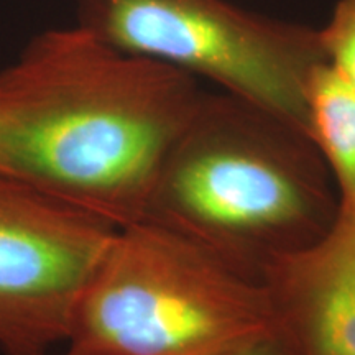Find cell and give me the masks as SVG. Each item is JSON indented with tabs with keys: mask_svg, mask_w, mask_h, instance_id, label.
Masks as SVG:
<instances>
[{
	"mask_svg": "<svg viewBox=\"0 0 355 355\" xmlns=\"http://www.w3.org/2000/svg\"><path fill=\"white\" fill-rule=\"evenodd\" d=\"M318 35L326 64L355 94V0H339Z\"/></svg>",
	"mask_w": 355,
	"mask_h": 355,
	"instance_id": "cell-8",
	"label": "cell"
},
{
	"mask_svg": "<svg viewBox=\"0 0 355 355\" xmlns=\"http://www.w3.org/2000/svg\"><path fill=\"white\" fill-rule=\"evenodd\" d=\"M277 331L265 286L171 230H115L78 306L69 355H220Z\"/></svg>",
	"mask_w": 355,
	"mask_h": 355,
	"instance_id": "cell-3",
	"label": "cell"
},
{
	"mask_svg": "<svg viewBox=\"0 0 355 355\" xmlns=\"http://www.w3.org/2000/svg\"><path fill=\"white\" fill-rule=\"evenodd\" d=\"M220 355H295L286 340L278 334L277 331L273 334H268L260 339L248 343L242 347L229 350V352Z\"/></svg>",
	"mask_w": 355,
	"mask_h": 355,
	"instance_id": "cell-9",
	"label": "cell"
},
{
	"mask_svg": "<svg viewBox=\"0 0 355 355\" xmlns=\"http://www.w3.org/2000/svg\"><path fill=\"white\" fill-rule=\"evenodd\" d=\"M117 225L0 171V349L66 343Z\"/></svg>",
	"mask_w": 355,
	"mask_h": 355,
	"instance_id": "cell-5",
	"label": "cell"
},
{
	"mask_svg": "<svg viewBox=\"0 0 355 355\" xmlns=\"http://www.w3.org/2000/svg\"><path fill=\"white\" fill-rule=\"evenodd\" d=\"M78 24L132 55L217 84L308 135L318 28L227 0H76Z\"/></svg>",
	"mask_w": 355,
	"mask_h": 355,
	"instance_id": "cell-4",
	"label": "cell"
},
{
	"mask_svg": "<svg viewBox=\"0 0 355 355\" xmlns=\"http://www.w3.org/2000/svg\"><path fill=\"white\" fill-rule=\"evenodd\" d=\"M30 355H50V352H48V350H46V352H38V354H30ZM63 355H69V354L66 352V354H63Z\"/></svg>",
	"mask_w": 355,
	"mask_h": 355,
	"instance_id": "cell-10",
	"label": "cell"
},
{
	"mask_svg": "<svg viewBox=\"0 0 355 355\" xmlns=\"http://www.w3.org/2000/svg\"><path fill=\"white\" fill-rule=\"evenodd\" d=\"M277 332L295 355H355V214L265 273Z\"/></svg>",
	"mask_w": 355,
	"mask_h": 355,
	"instance_id": "cell-6",
	"label": "cell"
},
{
	"mask_svg": "<svg viewBox=\"0 0 355 355\" xmlns=\"http://www.w3.org/2000/svg\"><path fill=\"white\" fill-rule=\"evenodd\" d=\"M326 163L304 132L227 92L207 94L173 145L141 219L263 282L337 217Z\"/></svg>",
	"mask_w": 355,
	"mask_h": 355,
	"instance_id": "cell-2",
	"label": "cell"
},
{
	"mask_svg": "<svg viewBox=\"0 0 355 355\" xmlns=\"http://www.w3.org/2000/svg\"><path fill=\"white\" fill-rule=\"evenodd\" d=\"M202 97L191 74L86 26L44 30L0 69V171L132 224Z\"/></svg>",
	"mask_w": 355,
	"mask_h": 355,
	"instance_id": "cell-1",
	"label": "cell"
},
{
	"mask_svg": "<svg viewBox=\"0 0 355 355\" xmlns=\"http://www.w3.org/2000/svg\"><path fill=\"white\" fill-rule=\"evenodd\" d=\"M308 137L337 193V212L355 214V94L326 63L308 87Z\"/></svg>",
	"mask_w": 355,
	"mask_h": 355,
	"instance_id": "cell-7",
	"label": "cell"
}]
</instances>
